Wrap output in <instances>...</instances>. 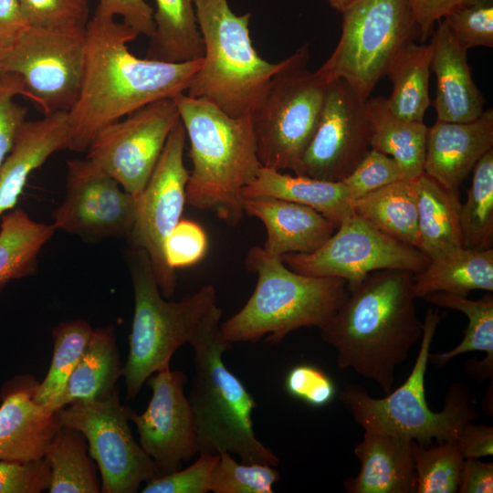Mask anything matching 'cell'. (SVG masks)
<instances>
[{
	"instance_id": "cell-6",
	"label": "cell",
	"mask_w": 493,
	"mask_h": 493,
	"mask_svg": "<svg viewBox=\"0 0 493 493\" xmlns=\"http://www.w3.org/2000/svg\"><path fill=\"white\" fill-rule=\"evenodd\" d=\"M194 8L204 54L185 94L232 117L250 115L291 55L277 63L263 59L250 38L251 14H235L227 0H194Z\"/></svg>"
},
{
	"instance_id": "cell-8",
	"label": "cell",
	"mask_w": 493,
	"mask_h": 493,
	"mask_svg": "<svg viewBox=\"0 0 493 493\" xmlns=\"http://www.w3.org/2000/svg\"><path fill=\"white\" fill-rule=\"evenodd\" d=\"M127 262L133 288L134 314L122 376L126 400H132L148 378L170 368L174 352L189 343L205 316L216 304V291L209 284L180 301H167L145 250L131 247Z\"/></svg>"
},
{
	"instance_id": "cell-55",
	"label": "cell",
	"mask_w": 493,
	"mask_h": 493,
	"mask_svg": "<svg viewBox=\"0 0 493 493\" xmlns=\"http://www.w3.org/2000/svg\"><path fill=\"white\" fill-rule=\"evenodd\" d=\"M473 0H456V8L458 7V6H462V5H465L470 2H472ZM452 11V10H451Z\"/></svg>"
},
{
	"instance_id": "cell-31",
	"label": "cell",
	"mask_w": 493,
	"mask_h": 493,
	"mask_svg": "<svg viewBox=\"0 0 493 493\" xmlns=\"http://www.w3.org/2000/svg\"><path fill=\"white\" fill-rule=\"evenodd\" d=\"M480 289L493 291V248H461L436 260L414 276L415 298L435 292L467 296Z\"/></svg>"
},
{
	"instance_id": "cell-49",
	"label": "cell",
	"mask_w": 493,
	"mask_h": 493,
	"mask_svg": "<svg viewBox=\"0 0 493 493\" xmlns=\"http://www.w3.org/2000/svg\"><path fill=\"white\" fill-rule=\"evenodd\" d=\"M464 458H480L493 455V428L489 425L466 423L455 439Z\"/></svg>"
},
{
	"instance_id": "cell-15",
	"label": "cell",
	"mask_w": 493,
	"mask_h": 493,
	"mask_svg": "<svg viewBox=\"0 0 493 493\" xmlns=\"http://www.w3.org/2000/svg\"><path fill=\"white\" fill-rule=\"evenodd\" d=\"M179 120L173 98L147 104L99 131L87 150L86 159L136 197L146 185Z\"/></svg>"
},
{
	"instance_id": "cell-16",
	"label": "cell",
	"mask_w": 493,
	"mask_h": 493,
	"mask_svg": "<svg viewBox=\"0 0 493 493\" xmlns=\"http://www.w3.org/2000/svg\"><path fill=\"white\" fill-rule=\"evenodd\" d=\"M372 127L365 101L341 79L329 82L320 116L298 174L341 182L370 147Z\"/></svg>"
},
{
	"instance_id": "cell-47",
	"label": "cell",
	"mask_w": 493,
	"mask_h": 493,
	"mask_svg": "<svg viewBox=\"0 0 493 493\" xmlns=\"http://www.w3.org/2000/svg\"><path fill=\"white\" fill-rule=\"evenodd\" d=\"M21 93V83L16 75L5 73L0 78V167L12 151L27 115V109L14 100Z\"/></svg>"
},
{
	"instance_id": "cell-13",
	"label": "cell",
	"mask_w": 493,
	"mask_h": 493,
	"mask_svg": "<svg viewBox=\"0 0 493 493\" xmlns=\"http://www.w3.org/2000/svg\"><path fill=\"white\" fill-rule=\"evenodd\" d=\"M85 30L30 26L6 52L5 73L19 79L21 96L39 106L44 115L68 112L79 98Z\"/></svg>"
},
{
	"instance_id": "cell-53",
	"label": "cell",
	"mask_w": 493,
	"mask_h": 493,
	"mask_svg": "<svg viewBox=\"0 0 493 493\" xmlns=\"http://www.w3.org/2000/svg\"><path fill=\"white\" fill-rule=\"evenodd\" d=\"M337 11L342 12L354 0H327Z\"/></svg>"
},
{
	"instance_id": "cell-12",
	"label": "cell",
	"mask_w": 493,
	"mask_h": 493,
	"mask_svg": "<svg viewBox=\"0 0 493 493\" xmlns=\"http://www.w3.org/2000/svg\"><path fill=\"white\" fill-rule=\"evenodd\" d=\"M281 258L302 275L342 278L348 289L372 272L402 269L416 274L431 261L420 249L381 232L354 213L316 251L285 254Z\"/></svg>"
},
{
	"instance_id": "cell-39",
	"label": "cell",
	"mask_w": 493,
	"mask_h": 493,
	"mask_svg": "<svg viewBox=\"0 0 493 493\" xmlns=\"http://www.w3.org/2000/svg\"><path fill=\"white\" fill-rule=\"evenodd\" d=\"M276 467L263 463H237L229 453L219 454L209 482L214 493H272L279 479Z\"/></svg>"
},
{
	"instance_id": "cell-36",
	"label": "cell",
	"mask_w": 493,
	"mask_h": 493,
	"mask_svg": "<svg viewBox=\"0 0 493 493\" xmlns=\"http://www.w3.org/2000/svg\"><path fill=\"white\" fill-rule=\"evenodd\" d=\"M93 328L84 320L60 322L52 330L53 353L50 367L38 383L35 400L47 407L58 410V402L67 382L77 365Z\"/></svg>"
},
{
	"instance_id": "cell-54",
	"label": "cell",
	"mask_w": 493,
	"mask_h": 493,
	"mask_svg": "<svg viewBox=\"0 0 493 493\" xmlns=\"http://www.w3.org/2000/svg\"><path fill=\"white\" fill-rule=\"evenodd\" d=\"M6 50L0 45V78L5 74Z\"/></svg>"
},
{
	"instance_id": "cell-30",
	"label": "cell",
	"mask_w": 493,
	"mask_h": 493,
	"mask_svg": "<svg viewBox=\"0 0 493 493\" xmlns=\"http://www.w3.org/2000/svg\"><path fill=\"white\" fill-rule=\"evenodd\" d=\"M437 307L451 309L464 313L468 324L463 340L455 348L442 353L429 354V361L436 366H443L456 356L469 351H485L482 361L467 362V373L484 380L492 379L493 372V298L487 296L481 299H469L446 292H435L424 298Z\"/></svg>"
},
{
	"instance_id": "cell-33",
	"label": "cell",
	"mask_w": 493,
	"mask_h": 493,
	"mask_svg": "<svg viewBox=\"0 0 493 493\" xmlns=\"http://www.w3.org/2000/svg\"><path fill=\"white\" fill-rule=\"evenodd\" d=\"M154 33L146 58L166 62L201 58L204 44L198 27L194 0H154Z\"/></svg>"
},
{
	"instance_id": "cell-10",
	"label": "cell",
	"mask_w": 493,
	"mask_h": 493,
	"mask_svg": "<svg viewBox=\"0 0 493 493\" xmlns=\"http://www.w3.org/2000/svg\"><path fill=\"white\" fill-rule=\"evenodd\" d=\"M417 32L409 0H354L342 11L334 51L316 72L328 82L343 79L366 101L394 55Z\"/></svg>"
},
{
	"instance_id": "cell-20",
	"label": "cell",
	"mask_w": 493,
	"mask_h": 493,
	"mask_svg": "<svg viewBox=\"0 0 493 493\" xmlns=\"http://www.w3.org/2000/svg\"><path fill=\"white\" fill-rule=\"evenodd\" d=\"M493 148V110L468 122L436 120L428 128L424 173L458 190L480 158Z\"/></svg>"
},
{
	"instance_id": "cell-42",
	"label": "cell",
	"mask_w": 493,
	"mask_h": 493,
	"mask_svg": "<svg viewBox=\"0 0 493 493\" xmlns=\"http://www.w3.org/2000/svg\"><path fill=\"white\" fill-rule=\"evenodd\" d=\"M400 180L404 179L396 162L391 156L370 148L341 182L354 200Z\"/></svg>"
},
{
	"instance_id": "cell-1",
	"label": "cell",
	"mask_w": 493,
	"mask_h": 493,
	"mask_svg": "<svg viewBox=\"0 0 493 493\" xmlns=\"http://www.w3.org/2000/svg\"><path fill=\"white\" fill-rule=\"evenodd\" d=\"M138 36L114 16L95 12L89 19L80 92L68 112V150L87 151L108 125L147 104L188 89L202 58L175 63L138 58L128 47Z\"/></svg>"
},
{
	"instance_id": "cell-7",
	"label": "cell",
	"mask_w": 493,
	"mask_h": 493,
	"mask_svg": "<svg viewBox=\"0 0 493 493\" xmlns=\"http://www.w3.org/2000/svg\"><path fill=\"white\" fill-rule=\"evenodd\" d=\"M442 318L438 310L427 309L418 354L410 375L393 392L385 397L374 398L357 384L348 385L341 392L339 400L364 431L405 437L427 446L433 438L438 443L455 440L466 423L478 417L470 403L469 390L463 383L449 387L440 412L428 407L425 375L430 347Z\"/></svg>"
},
{
	"instance_id": "cell-22",
	"label": "cell",
	"mask_w": 493,
	"mask_h": 493,
	"mask_svg": "<svg viewBox=\"0 0 493 493\" xmlns=\"http://www.w3.org/2000/svg\"><path fill=\"white\" fill-rule=\"evenodd\" d=\"M245 214L257 217L265 226L267 252L309 254L322 246L337 226L314 209L271 197L242 198Z\"/></svg>"
},
{
	"instance_id": "cell-2",
	"label": "cell",
	"mask_w": 493,
	"mask_h": 493,
	"mask_svg": "<svg viewBox=\"0 0 493 493\" xmlns=\"http://www.w3.org/2000/svg\"><path fill=\"white\" fill-rule=\"evenodd\" d=\"M414 273L383 269L370 273L348 294L320 329L322 340L337 351L340 369H351L376 383L387 394L397 367L421 339Z\"/></svg>"
},
{
	"instance_id": "cell-41",
	"label": "cell",
	"mask_w": 493,
	"mask_h": 493,
	"mask_svg": "<svg viewBox=\"0 0 493 493\" xmlns=\"http://www.w3.org/2000/svg\"><path fill=\"white\" fill-rule=\"evenodd\" d=\"M444 19L453 37L467 50L475 47H493L491 0H473L453 9Z\"/></svg>"
},
{
	"instance_id": "cell-40",
	"label": "cell",
	"mask_w": 493,
	"mask_h": 493,
	"mask_svg": "<svg viewBox=\"0 0 493 493\" xmlns=\"http://www.w3.org/2000/svg\"><path fill=\"white\" fill-rule=\"evenodd\" d=\"M31 27L84 31L89 21V0H19Z\"/></svg>"
},
{
	"instance_id": "cell-24",
	"label": "cell",
	"mask_w": 493,
	"mask_h": 493,
	"mask_svg": "<svg viewBox=\"0 0 493 493\" xmlns=\"http://www.w3.org/2000/svg\"><path fill=\"white\" fill-rule=\"evenodd\" d=\"M68 144L66 111L24 122L12 151L0 167V215L15 208L29 174L54 152L68 149Z\"/></svg>"
},
{
	"instance_id": "cell-45",
	"label": "cell",
	"mask_w": 493,
	"mask_h": 493,
	"mask_svg": "<svg viewBox=\"0 0 493 493\" xmlns=\"http://www.w3.org/2000/svg\"><path fill=\"white\" fill-rule=\"evenodd\" d=\"M284 386L292 397L314 407L330 404L336 393L331 378L320 368L312 364H298L286 375Z\"/></svg>"
},
{
	"instance_id": "cell-5",
	"label": "cell",
	"mask_w": 493,
	"mask_h": 493,
	"mask_svg": "<svg viewBox=\"0 0 493 493\" xmlns=\"http://www.w3.org/2000/svg\"><path fill=\"white\" fill-rule=\"evenodd\" d=\"M245 265L257 281L244 307L220 325L232 343L257 342L267 336V341L278 344L295 330H320L348 294L346 280L297 273L262 246L248 250Z\"/></svg>"
},
{
	"instance_id": "cell-18",
	"label": "cell",
	"mask_w": 493,
	"mask_h": 493,
	"mask_svg": "<svg viewBox=\"0 0 493 493\" xmlns=\"http://www.w3.org/2000/svg\"><path fill=\"white\" fill-rule=\"evenodd\" d=\"M146 382L152 398L142 414L132 411L130 419L136 426L141 446L163 476L199 454L195 419L184 394L187 376L184 372L167 368Z\"/></svg>"
},
{
	"instance_id": "cell-37",
	"label": "cell",
	"mask_w": 493,
	"mask_h": 493,
	"mask_svg": "<svg viewBox=\"0 0 493 493\" xmlns=\"http://www.w3.org/2000/svg\"><path fill=\"white\" fill-rule=\"evenodd\" d=\"M463 247L486 250L493 246V148L473 168L467 198L460 209Z\"/></svg>"
},
{
	"instance_id": "cell-46",
	"label": "cell",
	"mask_w": 493,
	"mask_h": 493,
	"mask_svg": "<svg viewBox=\"0 0 493 493\" xmlns=\"http://www.w3.org/2000/svg\"><path fill=\"white\" fill-rule=\"evenodd\" d=\"M50 480L45 457L24 462L0 460V493H40L48 490Z\"/></svg>"
},
{
	"instance_id": "cell-4",
	"label": "cell",
	"mask_w": 493,
	"mask_h": 493,
	"mask_svg": "<svg viewBox=\"0 0 493 493\" xmlns=\"http://www.w3.org/2000/svg\"><path fill=\"white\" fill-rule=\"evenodd\" d=\"M222 314L215 304L188 343L194 351L188 400L195 419L199 454L229 453L244 463L277 467L279 458L258 440L253 428L255 398L223 361V354L233 348V343L222 334Z\"/></svg>"
},
{
	"instance_id": "cell-19",
	"label": "cell",
	"mask_w": 493,
	"mask_h": 493,
	"mask_svg": "<svg viewBox=\"0 0 493 493\" xmlns=\"http://www.w3.org/2000/svg\"><path fill=\"white\" fill-rule=\"evenodd\" d=\"M38 383L32 375H20L2 389L0 460L24 462L43 458L61 426L58 410L35 400Z\"/></svg>"
},
{
	"instance_id": "cell-38",
	"label": "cell",
	"mask_w": 493,
	"mask_h": 493,
	"mask_svg": "<svg viewBox=\"0 0 493 493\" xmlns=\"http://www.w3.org/2000/svg\"><path fill=\"white\" fill-rule=\"evenodd\" d=\"M415 493L457 492L464 457L455 440L443 441L427 447L415 442Z\"/></svg>"
},
{
	"instance_id": "cell-26",
	"label": "cell",
	"mask_w": 493,
	"mask_h": 493,
	"mask_svg": "<svg viewBox=\"0 0 493 493\" xmlns=\"http://www.w3.org/2000/svg\"><path fill=\"white\" fill-rule=\"evenodd\" d=\"M420 250L436 260L463 248L458 190L423 173L416 179Z\"/></svg>"
},
{
	"instance_id": "cell-29",
	"label": "cell",
	"mask_w": 493,
	"mask_h": 493,
	"mask_svg": "<svg viewBox=\"0 0 493 493\" xmlns=\"http://www.w3.org/2000/svg\"><path fill=\"white\" fill-rule=\"evenodd\" d=\"M416 180H400L352 200L353 213L381 232L420 249Z\"/></svg>"
},
{
	"instance_id": "cell-50",
	"label": "cell",
	"mask_w": 493,
	"mask_h": 493,
	"mask_svg": "<svg viewBox=\"0 0 493 493\" xmlns=\"http://www.w3.org/2000/svg\"><path fill=\"white\" fill-rule=\"evenodd\" d=\"M459 493H492L493 463L465 458L457 488Z\"/></svg>"
},
{
	"instance_id": "cell-11",
	"label": "cell",
	"mask_w": 493,
	"mask_h": 493,
	"mask_svg": "<svg viewBox=\"0 0 493 493\" xmlns=\"http://www.w3.org/2000/svg\"><path fill=\"white\" fill-rule=\"evenodd\" d=\"M132 411L121 404L117 387L104 396L58 409L60 425L78 429L86 437L102 493H135L142 483L162 476L132 435L129 425Z\"/></svg>"
},
{
	"instance_id": "cell-21",
	"label": "cell",
	"mask_w": 493,
	"mask_h": 493,
	"mask_svg": "<svg viewBox=\"0 0 493 493\" xmlns=\"http://www.w3.org/2000/svg\"><path fill=\"white\" fill-rule=\"evenodd\" d=\"M431 43V69L436 79V120L468 122L477 119L484 110L485 99L472 79L467 50L453 37L444 18L432 33Z\"/></svg>"
},
{
	"instance_id": "cell-43",
	"label": "cell",
	"mask_w": 493,
	"mask_h": 493,
	"mask_svg": "<svg viewBox=\"0 0 493 493\" xmlns=\"http://www.w3.org/2000/svg\"><path fill=\"white\" fill-rule=\"evenodd\" d=\"M188 467L176 470L146 482L142 493H206L212 470L219 455L199 454Z\"/></svg>"
},
{
	"instance_id": "cell-28",
	"label": "cell",
	"mask_w": 493,
	"mask_h": 493,
	"mask_svg": "<svg viewBox=\"0 0 493 493\" xmlns=\"http://www.w3.org/2000/svg\"><path fill=\"white\" fill-rule=\"evenodd\" d=\"M114 327L93 329L89 341L68 379L58 409L76 401L92 400L111 393L122 376Z\"/></svg>"
},
{
	"instance_id": "cell-17",
	"label": "cell",
	"mask_w": 493,
	"mask_h": 493,
	"mask_svg": "<svg viewBox=\"0 0 493 493\" xmlns=\"http://www.w3.org/2000/svg\"><path fill=\"white\" fill-rule=\"evenodd\" d=\"M135 197L85 159L68 162L66 194L53 226L85 239L124 236L134 224Z\"/></svg>"
},
{
	"instance_id": "cell-23",
	"label": "cell",
	"mask_w": 493,
	"mask_h": 493,
	"mask_svg": "<svg viewBox=\"0 0 493 493\" xmlns=\"http://www.w3.org/2000/svg\"><path fill=\"white\" fill-rule=\"evenodd\" d=\"M414 444L405 437L364 431L353 450L361 469L343 481L346 492L415 493Z\"/></svg>"
},
{
	"instance_id": "cell-25",
	"label": "cell",
	"mask_w": 493,
	"mask_h": 493,
	"mask_svg": "<svg viewBox=\"0 0 493 493\" xmlns=\"http://www.w3.org/2000/svg\"><path fill=\"white\" fill-rule=\"evenodd\" d=\"M242 198L271 197L309 206L337 227L353 214L352 199L342 182H327L261 167L241 191Z\"/></svg>"
},
{
	"instance_id": "cell-3",
	"label": "cell",
	"mask_w": 493,
	"mask_h": 493,
	"mask_svg": "<svg viewBox=\"0 0 493 493\" xmlns=\"http://www.w3.org/2000/svg\"><path fill=\"white\" fill-rule=\"evenodd\" d=\"M189 140L192 170L186 203L236 226L245 212L241 191L262 167L251 116L232 117L215 105L181 93L173 97Z\"/></svg>"
},
{
	"instance_id": "cell-51",
	"label": "cell",
	"mask_w": 493,
	"mask_h": 493,
	"mask_svg": "<svg viewBox=\"0 0 493 493\" xmlns=\"http://www.w3.org/2000/svg\"><path fill=\"white\" fill-rule=\"evenodd\" d=\"M421 40L432 36L434 25L456 8V0H409Z\"/></svg>"
},
{
	"instance_id": "cell-44",
	"label": "cell",
	"mask_w": 493,
	"mask_h": 493,
	"mask_svg": "<svg viewBox=\"0 0 493 493\" xmlns=\"http://www.w3.org/2000/svg\"><path fill=\"white\" fill-rule=\"evenodd\" d=\"M207 249V236L202 226L191 220L181 219L164 242V257L173 270L199 262Z\"/></svg>"
},
{
	"instance_id": "cell-34",
	"label": "cell",
	"mask_w": 493,
	"mask_h": 493,
	"mask_svg": "<svg viewBox=\"0 0 493 493\" xmlns=\"http://www.w3.org/2000/svg\"><path fill=\"white\" fill-rule=\"evenodd\" d=\"M50 471V493H100L98 467L88 442L78 429L61 425L45 454Z\"/></svg>"
},
{
	"instance_id": "cell-27",
	"label": "cell",
	"mask_w": 493,
	"mask_h": 493,
	"mask_svg": "<svg viewBox=\"0 0 493 493\" xmlns=\"http://www.w3.org/2000/svg\"><path fill=\"white\" fill-rule=\"evenodd\" d=\"M365 107L372 127L370 147L391 156L404 180L419 177L424 173L428 127L424 121L394 115L383 97L368 99Z\"/></svg>"
},
{
	"instance_id": "cell-35",
	"label": "cell",
	"mask_w": 493,
	"mask_h": 493,
	"mask_svg": "<svg viewBox=\"0 0 493 493\" xmlns=\"http://www.w3.org/2000/svg\"><path fill=\"white\" fill-rule=\"evenodd\" d=\"M57 229L34 221L22 209L4 215L0 225V290L11 280L35 274L37 257Z\"/></svg>"
},
{
	"instance_id": "cell-48",
	"label": "cell",
	"mask_w": 493,
	"mask_h": 493,
	"mask_svg": "<svg viewBox=\"0 0 493 493\" xmlns=\"http://www.w3.org/2000/svg\"><path fill=\"white\" fill-rule=\"evenodd\" d=\"M95 12L121 16L139 35L151 37L154 33L153 9L144 0H99Z\"/></svg>"
},
{
	"instance_id": "cell-52",
	"label": "cell",
	"mask_w": 493,
	"mask_h": 493,
	"mask_svg": "<svg viewBox=\"0 0 493 493\" xmlns=\"http://www.w3.org/2000/svg\"><path fill=\"white\" fill-rule=\"evenodd\" d=\"M29 27L19 0H0V45L6 51Z\"/></svg>"
},
{
	"instance_id": "cell-9",
	"label": "cell",
	"mask_w": 493,
	"mask_h": 493,
	"mask_svg": "<svg viewBox=\"0 0 493 493\" xmlns=\"http://www.w3.org/2000/svg\"><path fill=\"white\" fill-rule=\"evenodd\" d=\"M309 47L291 55L290 63L270 80L251 112L262 167L298 174L305 149L316 130L329 82L307 68Z\"/></svg>"
},
{
	"instance_id": "cell-32",
	"label": "cell",
	"mask_w": 493,
	"mask_h": 493,
	"mask_svg": "<svg viewBox=\"0 0 493 493\" xmlns=\"http://www.w3.org/2000/svg\"><path fill=\"white\" fill-rule=\"evenodd\" d=\"M433 46L414 40L403 46L391 60L385 76L393 83L387 100L390 110L399 118L423 121L430 104L429 77Z\"/></svg>"
},
{
	"instance_id": "cell-14",
	"label": "cell",
	"mask_w": 493,
	"mask_h": 493,
	"mask_svg": "<svg viewBox=\"0 0 493 493\" xmlns=\"http://www.w3.org/2000/svg\"><path fill=\"white\" fill-rule=\"evenodd\" d=\"M186 132L179 120L172 130L162 154L143 190L135 197L131 247L146 251L162 295L172 297L177 277L164 257V242L182 219L186 203L189 171L184 163Z\"/></svg>"
}]
</instances>
